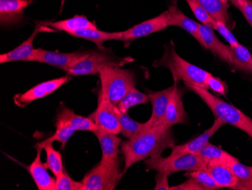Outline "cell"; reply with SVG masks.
I'll return each instance as SVG.
<instances>
[{"label": "cell", "mask_w": 252, "mask_h": 190, "mask_svg": "<svg viewBox=\"0 0 252 190\" xmlns=\"http://www.w3.org/2000/svg\"><path fill=\"white\" fill-rule=\"evenodd\" d=\"M93 133L97 137L100 143L102 151L101 160L110 161L119 158L120 146L122 144L121 139L115 134L99 127H97Z\"/></svg>", "instance_id": "44dd1931"}, {"label": "cell", "mask_w": 252, "mask_h": 190, "mask_svg": "<svg viewBox=\"0 0 252 190\" xmlns=\"http://www.w3.org/2000/svg\"><path fill=\"white\" fill-rule=\"evenodd\" d=\"M146 167L157 172L165 173L170 176L179 171H199L207 170V164L196 154H186L180 157H162V154H155L145 160Z\"/></svg>", "instance_id": "52a82bcc"}, {"label": "cell", "mask_w": 252, "mask_h": 190, "mask_svg": "<svg viewBox=\"0 0 252 190\" xmlns=\"http://www.w3.org/2000/svg\"><path fill=\"white\" fill-rule=\"evenodd\" d=\"M56 127V132L52 137L47 140L41 142L42 143H53V142H59L62 144V149L63 150L66 147L68 140L71 138L75 132L77 131L70 124H66L64 122H57L55 123Z\"/></svg>", "instance_id": "1f68e13d"}, {"label": "cell", "mask_w": 252, "mask_h": 190, "mask_svg": "<svg viewBox=\"0 0 252 190\" xmlns=\"http://www.w3.org/2000/svg\"><path fill=\"white\" fill-rule=\"evenodd\" d=\"M207 171L219 188H234L236 187V177L226 163L222 161H211L207 164Z\"/></svg>", "instance_id": "603a6c76"}, {"label": "cell", "mask_w": 252, "mask_h": 190, "mask_svg": "<svg viewBox=\"0 0 252 190\" xmlns=\"http://www.w3.org/2000/svg\"><path fill=\"white\" fill-rule=\"evenodd\" d=\"M168 1L171 3V5H176L179 0H168Z\"/></svg>", "instance_id": "60d3db41"}, {"label": "cell", "mask_w": 252, "mask_h": 190, "mask_svg": "<svg viewBox=\"0 0 252 190\" xmlns=\"http://www.w3.org/2000/svg\"><path fill=\"white\" fill-rule=\"evenodd\" d=\"M149 100L148 94H145L134 87L119 102L117 106L122 113H127L131 107L138 105L147 104Z\"/></svg>", "instance_id": "4dcf8cb0"}, {"label": "cell", "mask_w": 252, "mask_h": 190, "mask_svg": "<svg viewBox=\"0 0 252 190\" xmlns=\"http://www.w3.org/2000/svg\"><path fill=\"white\" fill-rule=\"evenodd\" d=\"M199 32L207 49H209L217 57L224 61L229 65H233L230 46L222 43L219 38H217L212 28L199 24Z\"/></svg>", "instance_id": "ac0fdd59"}, {"label": "cell", "mask_w": 252, "mask_h": 190, "mask_svg": "<svg viewBox=\"0 0 252 190\" xmlns=\"http://www.w3.org/2000/svg\"><path fill=\"white\" fill-rule=\"evenodd\" d=\"M236 177V187L233 190H252V167L239 162L237 158L226 162Z\"/></svg>", "instance_id": "d4e9b609"}, {"label": "cell", "mask_w": 252, "mask_h": 190, "mask_svg": "<svg viewBox=\"0 0 252 190\" xmlns=\"http://www.w3.org/2000/svg\"><path fill=\"white\" fill-rule=\"evenodd\" d=\"M123 175L119 158L110 161L100 160L85 175L82 181L83 190H114Z\"/></svg>", "instance_id": "5b68a950"}, {"label": "cell", "mask_w": 252, "mask_h": 190, "mask_svg": "<svg viewBox=\"0 0 252 190\" xmlns=\"http://www.w3.org/2000/svg\"><path fill=\"white\" fill-rule=\"evenodd\" d=\"M173 89L174 85L161 91H149V99L152 103L153 112L151 117L145 122L146 131L162 124Z\"/></svg>", "instance_id": "7c38bea8"}, {"label": "cell", "mask_w": 252, "mask_h": 190, "mask_svg": "<svg viewBox=\"0 0 252 190\" xmlns=\"http://www.w3.org/2000/svg\"><path fill=\"white\" fill-rule=\"evenodd\" d=\"M98 105L97 109L90 117L99 128L110 132L115 135L122 133L121 124L120 123L114 106L107 94L104 91L99 92Z\"/></svg>", "instance_id": "9c48e42d"}, {"label": "cell", "mask_w": 252, "mask_h": 190, "mask_svg": "<svg viewBox=\"0 0 252 190\" xmlns=\"http://www.w3.org/2000/svg\"><path fill=\"white\" fill-rule=\"evenodd\" d=\"M83 182L73 181L66 170L56 177L55 190H83Z\"/></svg>", "instance_id": "836d02e7"}, {"label": "cell", "mask_w": 252, "mask_h": 190, "mask_svg": "<svg viewBox=\"0 0 252 190\" xmlns=\"http://www.w3.org/2000/svg\"><path fill=\"white\" fill-rule=\"evenodd\" d=\"M186 1L196 18L200 21L201 23L212 28L215 20L209 15L205 9H204L195 0H186Z\"/></svg>", "instance_id": "e575fe53"}, {"label": "cell", "mask_w": 252, "mask_h": 190, "mask_svg": "<svg viewBox=\"0 0 252 190\" xmlns=\"http://www.w3.org/2000/svg\"><path fill=\"white\" fill-rule=\"evenodd\" d=\"M37 153L33 161L28 167V172L31 174L39 190H55L56 188V179L49 175L47 167L41 160V152L42 149L36 148Z\"/></svg>", "instance_id": "d6986e66"}, {"label": "cell", "mask_w": 252, "mask_h": 190, "mask_svg": "<svg viewBox=\"0 0 252 190\" xmlns=\"http://www.w3.org/2000/svg\"><path fill=\"white\" fill-rule=\"evenodd\" d=\"M175 146L173 132L171 127L163 124L156 126L134 138L123 142L121 150L125 159L123 174L135 163L155 154H162L164 150L172 149Z\"/></svg>", "instance_id": "6da1fadb"}, {"label": "cell", "mask_w": 252, "mask_h": 190, "mask_svg": "<svg viewBox=\"0 0 252 190\" xmlns=\"http://www.w3.org/2000/svg\"><path fill=\"white\" fill-rule=\"evenodd\" d=\"M91 51L62 53L38 48L35 49L31 62L48 64L66 72L76 64L87 59Z\"/></svg>", "instance_id": "ba28073f"}, {"label": "cell", "mask_w": 252, "mask_h": 190, "mask_svg": "<svg viewBox=\"0 0 252 190\" xmlns=\"http://www.w3.org/2000/svg\"><path fill=\"white\" fill-rule=\"evenodd\" d=\"M71 78L72 76L67 75L62 77L42 82L28 89L25 93L15 95L14 97V102L18 107H26L32 102L52 94L65 83L70 81Z\"/></svg>", "instance_id": "8fae6325"}, {"label": "cell", "mask_w": 252, "mask_h": 190, "mask_svg": "<svg viewBox=\"0 0 252 190\" xmlns=\"http://www.w3.org/2000/svg\"><path fill=\"white\" fill-rule=\"evenodd\" d=\"M205 83H206L208 89L210 88L215 93H219L223 96H225L227 93L228 87L225 82L222 81L220 78L215 77L212 74L208 76Z\"/></svg>", "instance_id": "74e56055"}, {"label": "cell", "mask_w": 252, "mask_h": 190, "mask_svg": "<svg viewBox=\"0 0 252 190\" xmlns=\"http://www.w3.org/2000/svg\"><path fill=\"white\" fill-rule=\"evenodd\" d=\"M48 29V28H47ZM46 27L39 22V25H36L33 32L27 40L21 44L13 50L10 51L5 54L0 55V63H8V62L23 61V62H31L33 55L35 49L33 48V41L41 31H46Z\"/></svg>", "instance_id": "9a60e30c"}, {"label": "cell", "mask_w": 252, "mask_h": 190, "mask_svg": "<svg viewBox=\"0 0 252 190\" xmlns=\"http://www.w3.org/2000/svg\"><path fill=\"white\" fill-rule=\"evenodd\" d=\"M100 90L107 94L111 103L117 106L128 92L135 87L134 72L120 67L103 69L99 73Z\"/></svg>", "instance_id": "277c9868"}, {"label": "cell", "mask_w": 252, "mask_h": 190, "mask_svg": "<svg viewBox=\"0 0 252 190\" xmlns=\"http://www.w3.org/2000/svg\"><path fill=\"white\" fill-rule=\"evenodd\" d=\"M185 84L205 102L216 118L220 119L225 124H231L240 129L252 138V119L251 117L232 105L214 96L207 89L192 83H185Z\"/></svg>", "instance_id": "3957f363"}, {"label": "cell", "mask_w": 252, "mask_h": 190, "mask_svg": "<svg viewBox=\"0 0 252 190\" xmlns=\"http://www.w3.org/2000/svg\"><path fill=\"white\" fill-rule=\"evenodd\" d=\"M185 177L196 180L205 188V190H215L220 189L207 170L189 171L185 174Z\"/></svg>", "instance_id": "d6a6232c"}, {"label": "cell", "mask_w": 252, "mask_h": 190, "mask_svg": "<svg viewBox=\"0 0 252 190\" xmlns=\"http://www.w3.org/2000/svg\"><path fill=\"white\" fill-rule=\"evenodd\" d=\"M212 29L218 31L221 36H223V38L230 44V46H236L240 44L238 42L234 35L232 34L229 27L221 21H215Z\"/></svg>", "instance_id": "d590c367"}, {"label": "cell", "mask_w": 252, "mask_h": 190, "mask_svg": "<svg viewBox=\"0 0 252 190\" xmlns=\"http://www.w3.org/2000/svg\"><path fill=\"white\" fill-rule=\"evenodd\" d=\"M53 143H39L35 146V148H40L45 150L46 154V163L45 167L50 170L55 178L59 177L63 172V162H62V156L60 152L57 151L53 148Z\"/></svg>", "instance_id": "4316f807"}, {"label": "cell", "mask_w": 252, "mask_h": 190, "mask_svg": "<svg viewBox=\"0 0 252 190\" xmlns=\"http://www.w3.org/2000/svg\"><path fill=\"white\" fill-rule=\"evenodd\" d=\"M55 121L64 122L70 124L76 130L94 132L97 128V126L90 117L76 114L71 109L66 107L63 103L60 105L57 110Z\"/></svg>", "instance_id": "ffe728a7"}, {"label": "cell", "mask_w": 252, "mask_h": 190, "mask_svg": "<svg viewBox=\"0 0 252 190\" xmlns=\"http://www.w3.org/2000/svg\"><path fill=\"white\" fill-rule=\"evenodd\" d=\"M233 65L236 69L252 73V55L249 49L239 44L236 46H230Z\"/></svg>", "instance_id": "f546056e"}, {"label": "cell", "mask_w": 252, "mask_h": 190, "mask_svg": "<svg viewBox=\"0 0 252 190\" xmlns=\"http://www.w3.org/2000/svg\"><path fill=\"white\" fill-rule=\"evenodd\" d=\"M224 124V122L222 121L220 119H215L213 125L209 130L196 137V139H194L185 144L175 146L171 150L170 157L175 158V157H180V156L186 155V154L197 155L200 150L209 143L211 137Z\"/></svg>", "instance_id": "4fadbf2b"}, {"label": "cell", "mask_w": 252, "mask_h": 190, "mask_svg": "<svg viewBox=\"0 0 252 190\" xmlns=\"http://www.w3.org/2000/svg\"><path fill=\"white\" fill-rule=\"evenodd\" d=\"M75 38H82L94 42L97 48L105 49L104 42L110 40H118L119 32H106L97 29H83L70 34Z\"/></svg>", "instance_id": "484cf974"}, {"label": "cell", "mask_w": 252, "mask_h": 190, "mask_svg": "<svg viewBox=\"0 0 252 190\" xmlns=\"http://www.w3.org/2000/svg\"><path fill=\"white\" fill-rule=\"evenodd\" d=\"M188 114L183 105L182 96L178 87V83H174V89L167 107L166 113L162 124L166 127H171L175 124H185Z\"/></svg>", "instance_id": "2e32d148"}, {"label": "cell", "mask_w": 252, "mask_h": 190, "mask_svg": "<svg viewBox=\"0 0 252 190\" xmlns=\"http://www.w3.org/2000/svg\"><path fill=\"white\" fill-rule=\"evenodd\" d=\"M98 51H91L87 59L66 71V75L70 76H85V75H97L103 69L113 67H123L126 64L134 62L133 58L119 57L110 53L105 49H98Z\"/></svg>", "instance_id": "8992f818"}, {"label": "cell", "mask_w": 252, "mask_h": 190, "mask_svg": "<svg viewBox=\"0 0 252 190\" xmlns=\"http://www.w3.org/2000/svg\"><path fill=\"white\" fill-rule=\"evenodd\" d=\"M229 2L242 12L252 28V0H229Z\"/></svg>", "instance_id": "8d00e7d4"}, {"label": "cell", "mask_w": 252, "mask_h": 190, "mask_svg": "<svg viewBox=\"0 0 252 190\" xmlns=\"http://www.w3.org/2000/svg\"><path fill=\"white\" fill-rule=\"evenodd\" d=\"M168 26L179 27L189 33L199 42L204 49H207L206 45L199 32V24L188 18L181 12L177 5H171L168 8Z\"/></svg>", "instance_id": "e0dca14e"}, {"label": "cell", "mask_w": 252, "mask_h": 190, "mask_svg": "<svg viewBox=\"0 0 252 190\" xmlns=\"http://www.w3.org/2000/svg\"><path fill=\"white\" fill-rule=\"evenodd\" d=\"M197 155L206 164H209L211 161H222L226 163L236 158L219 147L209 143V142L200 150Z\"/></svg>", "instance_id": "f1b7e54d"}, {"label": "cell", "mask_w": 252, "mask_h": 190, "mask_svg": "<svg viewBox=\"0 0 252 190\" xmlns=\"http://www.w3.org/2000/svg\"><path fill=\"white\" fill-rule=\"evenodd\" d=\"M221 1L224 3H228V2H229V0H221Z\"/></svg>", "instance_id": "b9f144b4"}, {"label": "cell", "mask_w": 252, "mask_h": 190, "mask_svg": "<svg viewBox=\"0 0 252 190\" xmlns=\"http://www.w3.org/2000/svg\"><path fill=\"white\" fill-rule=\"evenodd\" d=\"M32 0H0V25L1 27L16 25L22 21L25 10Z\"/></svg>", "instance_id": "5bb4252c"}, {"label": "cell", "mask_w": 252, "mask_h": 190, "mask_svg": "<svg viewBox=\"0 0 252 190\" xmlns=\"http://www.w3.org/2000/svg\"><path fill=\"white\" fill-rule=\"evenodd\" d=\"M170 190H205V188L192 178L188 179V181L180 184L170 187Z\"/></svg>", "instance_id": "f35d334b"}, {"label": "cell", "mask_w": 252, "mask_h": 190, "mask_svg": "<svg viewBox=\"0 0 252 190\" xmlns=\"http://www.w3.org/2000/svg\"><path fill=\"white\" fill-rule=\"evenodd\" d=\"M168 175L165 173L157 172L156 176V186L154 187L155 190H170L168 181Z\"/></svg>", "instance_id": "ab89813d"}, {"label": "cell", "mask_w": 252, "mask_h": 190, "mask_svg": "<svg viewBox=\"0 0 252 190\" xmlns=\"http://www.w3.org/2000/svg\"><path fill=\"white\" fill-rule=\"evenodd\" d=\"M114 109L121 124L123 137L129 140L146 131V123H139L133 120L126 113H122L117 106H114Z\"/></svg>", "instance_id": "83f0119b"}, {"label": "cell", "mask_w": 252, "mask_h": 190, "mask_svg": "<svg viewBox=\"0 0 252 190\" xmlns=\"http://www.w3.org/2000/svg\"><path fill=\"white\" fill-rule=\"evenodd\" d=\"M168 10L162 12L155 18L147 20L142 23L134 25L130 29L119 32L118 40L125 42V46L131 43L134 39L144 38L152 35L154 33L158 32L168 28Z\"/></svg>", "instance_id": "30bf717a"}, {"label": "cell", "mask_w": 252, "mask_h": 190, "mask_svg": "<svg viewBox=\"0 0 252 190\" xmlns=\"http://www.w3.org/2000/svg\"><path fill=\"white\" fill-rule=\"evenodd\" d=\"M42 25L48 28L59 31H65L69 35L75 31L83 29H97V25L94 22L89 21L84 15H76L71 18L62 20V21H41Z\"/></svg>", "instance_id": "7402d4cb"}, {"label": "cell", "mask_w": 252, "mask_h": 190, "mask_svg": "<svg viewBox=\"0 0 252 190\" xmlns=\"http://www.w3.org/2000/svg\"><path fill=\"white\" fill-rule=\"evenodd\" d=\"M164 47L165 50L162 57L156 60L153 66L164 67L168 69L176 83L183 80L185 83H192L208 89L205 82L211 73L182 59L175 51L173 42L165 44Z\"/></svg>", "instance_id": "7a4b0ae2"}, {"label": "cell", "mask_w": 252, "mask_h": 190, "mask_svg": "<svg viewBox=\"0 0 252 190\" xmlns=\"http://www.w3.org/2000/svg\"><path fill=\"white\" fill-rule=\"evenodd\" d=\"M215 21H221L229 28L233 23L228 12L230 5L224 3L221 0H195Z\"/></svg>", "instance_id": "cb8c5ba5"}]
</instances>
